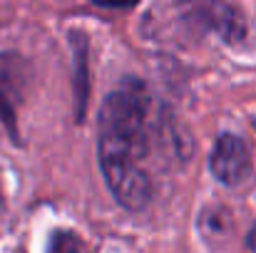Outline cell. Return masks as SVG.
<instances>
[{"mask_svg": "<svg viewBox=\"0 0 256 253\" xmlns=\"http://www.w3.org/2000/svg\"><path fill=\"white\" fill-rule=\"evenodd\" d=\"M150 114V89L137 77H124L104 97L100 109V169L110 194L127 211H142L154 194L147 171L152 144Z\"/></svg>", "mask_w": 256, "mask_h": 253, "instance_id": "cell-1", "label": "cell"}, {"mask_svg": "<svg viewBox=\"0 0 256 253\" xmlns=\"http://www.w3.org/2000/svg\"><path fill=\"white\" fill-rule=\"evenodd\" d=\"M182 7L204 32H216L226 42H239L246 35L242 12L226 0H182Z\"/></svg>", "mask_w": 256, "mask_h": 253, "instance_id": "cell-2", "label": "cell"}, {"mask_svg": "<svg viewBox=\"0 0 256 253\" xmlns=\"http://www.w3.org/2000/svg\"><path fill=\"white\" fill-rule=\"evenodd\" d=\"M209 169H212V174L219 184L239 186L252 171V159H249L246 142L234 132L219 134V139L212 149V157H209Z\"/></svg>", "mask_w": 256, "mask_h": 253, "instance_id": "cell-3", "label": "cell"}, {"mask_svg": "<svg viewBox=\"0 0 256 253\" xmlns=\"http://www.w3.org/2000/svg\"><path fill=\"white\" fill-rule=\"evenodd\" d=\"M28 62L15 52H0V122L18 139V107L25 94Z\"/></svg>", "mask_w": 256, "mask_h": 253, "instance_id": "cell-4", "label": "cell"}, {"mask_svg": "<svg viewBox=\"0 0 256 253\" xmlns=\"http://www.w3.org/2000/svg\"><path fill=\"white\" fill-rule=\"evenodd\" d=\"M75 94H78V119H82L87 107V40L78 37V47H75Z\"/></svg>", "mask_w": 256, "mask_h": 253, "instance_id": "cell-5", "label": "cell"}, {"mask_svg": "<svg viewBox=\"0 0 256 253\" xmlns=\"http://www.w3.org/2000/svg\"><path fill=\"white\" fill-rule=\"evenodd\" d=\"M48 253H82V241L75 231H55L50 236Z\"/></svg>", "mask_w": 256, "mask_h": 253, "instance_id": "cell-6", "label": "cell"}, {"mask_svg": "<svg viewBox=\"0 0 256 253\" xmlns=\"http://www.w3.org/2000/svg\"><path fill=\"white\" fill-rule=\"evenodd\" d=\"M92 2L100 7H110V10H127V7H134L140 0H92Z\"/></svg>", "mask_w": 256, "mask_h": 253, "instance_id": "cell-7", "label": "cell"}, {"mask_svg": "<svg viewBox=\"0 0 256 253\" xmlns=\"http://www.w3.org/2000/svg\"><path fill=\"white\" fill-rule=\"evenodd\" d=\"M246 246H249V251L256 253V226L249 231V236H246Z\"/></svg>", "mask_w": 256, "mask_h": 253, "instance_id": "cell-8", "label": "cell"}, {"mask_svg": "<svg viewBox=\"0 0 256 253\" xmlns=\"http://www.w3.org/2000/svg\"><path fill=\"white\" fill-rule=\"evenodd\" d=\"M0 221H2V191H0Z\"/></svg>", "mask_w": 256, "mask_h": 253, "instance_id": "cell-9", "label": "cell"}]
</instances>
